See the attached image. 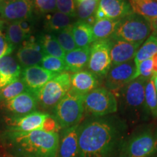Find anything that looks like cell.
<instances>
[{"label":"cell","mask_w":157,"mask_h":157,"mask_svg":"<svg viewBox=\"0 0 157 157\" xmlns=\"http://www.w3.org/2000/svg\"><path fill=\"white\" fill-rule=\"evenodd\" d=\"M100 85V78L89 70L71 74V90L86 95Z\"/></svg>","instance_id":"cell-18"},{"label":"cell","mask_w":157,"mask_h":157,"mask_svg":"<svg viewBox=\"0 0 157 157\" xmlns=\"http://www.w3.org/2000/svg\"><path fill=\"white\" fill-rule=\"evenodd\" d=\"M57 10L74 18L76 17L75 0H56Z\"/></svg>","instance_id":"cell-36"},{"label":"cell","mask_w":157,"mask_h":157,"mask_svg":"<svg viewBox=\"0 0 157 157\" xmlns=\"http://www.w3.org/2000/svg\"><path fill=\"white\" fill-rule=\"evenodd\" d=\"M7 130L15 132H31L42 130L50 132H60L62 130L56 119L51 113L36 111L23 117L5 118Z\"/></svg>","instance_id":"cell-4"},{"label":"cell","mask_w":157,"mask_h":157,"mask_svg":"<svg viewBox=\"0 0 157 157\" xmlns=\"http://www.w3.org/2000/svg\"><path fill=\"white\" fill-rule=\"evenodd\" d=\"M128 124L119 117H93L78 126V157H123Z\"/></svg>","instance_id":"cell-1"},{"label":"cell","mask_w":157,"mask_h":157,"mask_svg":"<svg viewBox=\"0 0 157 157\" xmlns=\"http://www.w3.org/2000/svg\"><path fill=\"white\" fill-rule=\"evenodd\" d=\"M34 10L41 14H50L57 11L56 0H32Z\"/></svg>","instance_id":"cell-35"},{"label":"cell","mask_w":157,"mask_h":157,"mask_svg":"<svg viewBox=\"0 0 157 157\" xmlns=\"http://www.w3.org/2000/svg\"><path fill=\"white\" fill-rule=\"evenodd\" d=\"M78 126L62 129L57 157H78Z\"/></svg>","instance_id":"cell-17"},{"label":"cell","mask_w":157,"mask_h":157,"mask_svg":"<svg viewBox=\"0 0 157 157\" xmlns=\"http://www.w3.org/2000/svg\"><path fill=\"white\" fill-rule=\"evenodd\" d=\"M153 60V75L157 74V53L152 57Z\"/></svg>","instance_id":"cell-39"},{"label":"cell","mask_w":157,"mask_h":157,"mask_svg":"<svg viewBox=\"0 0 157 157\" xmlns=\"http://www.w3.org/2000/svg\"><path fill=\"white\" fill-rule=\"evenodd\" d=\"M4 1V0H0V5H1L2 4V2Z\"/></svg>","instance_id":"cell-43"},{"label":"cell","mask_w":157,"mask_h":157,"mask_svg":"<svg viewBox=\"0 0 157 157\" xmlns=\"http://www.w3.org/2000/svg\"><path fill=\"white\" fill-rule=\"evenodd\" d=\"M119 20L104 18L95 21L93 25L94 42L109 39L117 29Z\"/></svg>","instance_id":"cell-26"},{"label":"cell","mask_w":157,"mask_h":157,"mask_svg":"<svg viewBox=\"0 0 157 157\" xmlns=\"http://www.w3.org/2000/svg\"><path fill=\"white\" fill-rule=\"evenodd\" d=\"M25 91L29 90L22 78H19L16 81L12 82L0 89V104L13 99Z\"/></svg>","instance_id":"cell-28"},{"label":"cell","mask_w":157,"mask_h":157,"mask_svg":"<svg viewBox=\"0 0 157 157\" xmlns=\"http://www.w3.org/2000/svg\"><path fill=\"white\" fill-rule=\"evenodd\" d=\"M32 0H4L0 5V18L8 22L34 17Z\"/></svg>","instance_id":"cell-12"},{"label":"cell","mask_w":157,"mask_h":157,"mask_svg":"<svg viewBox=\"0 0 157 157\" xmlns=\"http://www.w3.org/2000/svg\"><path fill=\"white\" fill-rule=\"evenodd\" d=\"M2 140L7 151L15 157H57L60 134L42 130H6Z\"/></svg>","instance_id":"cell-2"},{"label":"cell","mask_w":157,"mask_h":157,"mask_svg":"<svg viewBox=\"0 0 157 157\" xmlns=\"http://www.w3.org/2000/svg\"><path fill=\"white\" fill-rule=\"evenodd\" d=\"M145 101L150 117L157 119V93L153 77L148 79L145 85Z\"/></svg>","instance_id":"cell-30"},{"label":"cell","mask_w":157,"mask_h":157,"mask_svg":"<svg viewBox=\"0 0 157 157\" xmlns=\"http://www.w3.org/2000/svg\"><path fill=\"white\" fill-rule=\"evenodd\" d=\"M148 157H157V153H156V154H154V155H152V156H148Z\"/></svg>","instance_id":"cell-42"},{"label":"cell","mask_w":157,"mask_h":157,"mask_svg":"<svg viewBox=\"0 0 157 157\" xmlns=\"http://www.w3.org/2000/svg\"><path fill=\"white\" fill-rule=\"evenodd\" d=\"M98 7L106 18L112 20H120L133 13L127 0H99Z\"/></svg>","instance_id":"cell-19"},{"label":"cell","mask_w":157,"mask_h":157,"mask_svg":"<svg viewBox=\"0 0 157 157\" xmlns=\"http://www.w3.org/2000/svg\"><path fill=\"white\" fill-rule=\"evenodd\" d=\"M6 25H7L6 21L0 18V58L10 56L15 50L7 38Z\"/></svg>","instance_id":"cell-34"},{"label":"cell","mask_w":157,"mask_h":157,"mask_svg":"<svg viewBox=\"0 0 157 157\" xmlns=\"http://www.w3.org/2000/svg\"><path fill=\"white\" fill-rule=\"evenodd\" d=\"M137 71L134 59L111 66L105 76V88L114 94L134 80Z\"/></svg>","instance_id":"cell-11"},{"label":"cell","mask_w":157,"mask_h":157,"mask_svg":"<svg viewBox=\"0 0 157 157\" xmlns=\"http://www.w3.org/2000/svg\"><path fill=\"white\" fill-rule=\"evenodd\" d=\"M1 109L10 117H23L36 111L39 108L36 95L25 91L13 99L0 104Z\"/></svg>","instance_id":"cell-13"},{"label":"cell","mask_w":157,"mask_h":157,"mask_svg":"<svg viewBox=\"0 0 157 157\" xmlns=\"http://www.w3.org/2000/svg\"><path fill=\"white\" fill-rule=\"evenodd\" d=\"M22 67L13 56L0 58V89L21 78Z\"/></svg>","instance_id":"cell-20"},{"label":"cell","mask_w":157,"mask_h":157,"mask_svg":"<svg viewBox=\"0 0 157 157\" xmlns=\"http://www.w3.org/2000/svg\"><path fill=\"white\" fill-rule=\"evenodd\" d=\"M84 111L93 117L109 116L118 111L117 98L105 87H98L84 95Z\"/></svg>","instance_id":"cell-8"},{"label":"cell","mask_w":157,"mask_h":157,"mask_svg":"<svg viewBox=\"0 0 157 157\" xmlns=\"http://www.w3.org/2000/svg\"><path fill=\"white\" fill-rule=\"evenodd\" d=\"M143 77L146 78H152L153 75V60L152 58L147 59L141 62L137 66V71L134 76V79L137 77Z\"/></svg>","instance_id":"cell-37"},{"label":"cell","mask_w":157,"mask_h":157,"mask_svg":"<svg viewBox=\"0 0 157 157\" xmlns=\"http://www.w3.org/2000/svg\"><path fill=\"white\" fill-rule=\"evenodd\" d=\"M18 23V25L21 31L24 33L27 38H29L31 36H32L33 31L34 28V17L32 18H28L21 20V21H17Z\"/></svg>","instance_id":"cell-38"},{"label":"cell","mask_w":157,"mask_h":157,"mask_svg":"<svg viewBox=\"0 0 157 157\" xmlns=\"http://www.w3.org/2000/svg\"><path fill=\"white\" fill-rule=\"evenodd\" d=\"M72 19L68 15L57 10L47 15L44 23V29L47 32L54 34L73 24L71 23Z\"/></svg>","instance_id":"cell-25"},{"label":"cell","mask_w":157,"mask_h":157,"mask_svg":"<svg viewBox=\"0 0 157 157\" xmlns=\"http://www.w3.org/2000/svg\"><path fill=\"white\" fill-rule=\"evenodd\" d=\"M111 67L110 39L94 42L90 45L88 70L99 78H104Z\"/></svg>","instance_id":"cell-10"},{"label":"cell","mask_w":157,"mask_h":157,"mask_svg":"<svg viewBox=\"0 0 157 157\" xmlns=\"http://www.w3.org/2000/svg\"><path fill=\"white\" fill-rule=\"evenodd\" d=\"M39 66L45 70L56 74H61L67 71L63 59L53 56H45Z\"/></svg>","instance_id":"cell-33"},{"label":"cell","mask_w":157,"mask_h":157,"mask_svg":"<svg viewBox=\"0 0 157 157\" xmlns=\"http://www.w3.org/2000/svg\"><path fill=\"white\" fill-rule=\"evenodd\" d=\"M157 53V36L154 34L150 35L148 39L139 48L135 55L134 61L136 67L141 62L147 59L151 58Z\"/></svg>","instance_id":"cell-27"},{"label":"cell","mask_w":157,"mask_h":157,"mask_svg":"<svg viewBox=\"0 0 157 157\" xmlns=\"http://www.w3.org/2000/svg\"><path fill=\"white\" fill-rule=\"evenodd\" d=\"M84 95L71 90L52 109V114L62 129L79 124L84 111Z\"/></svg>","instance_id":"cell-5"},{"label":"cell","mask_w":157,"mask_h":157,"mask_svg":"<svg viewBox=\"0 0 157 157\" xmlns=\"http://www.w3.org/2000/svg\"><path fill=\"white\" fill-rule=\"evenodd\" d=\"M46 56L36 36H31L17 48L16 59L22 68L41 63Z\"/></svg>","instance_id":"cell-14"},{"label":"cell","mask_w":157,"mask_h":157,"mask_svg":"<svg viewBox=\"0 0 157 157\" xmlns=\"http://www.w3.org/2000/svg\"><path fill=\"white\" fill-rule=\"evenodd\" d=\"M6 35L9 42L14 47L15 49L22 44L27 36L20 29L17 22H8L6 25Z\"/></svg>","instance_id":"cell-31"},{"label":"cell","mask_w":157,"mask_h":157,"mask_svg":"<svg viewBox=\"0 0 157 157\" xmlns=\"http://www.w3.org/2000/svg\"><path fill=\"white\" fill-rule=\"evenodd\" d=\"M71 25L53 34L65 52H70L77 48L72 34Z\"/></svg>","instance_id":"cell-32"},{"label":"cell","mask_w":157,"mask_h":157,"mask_svg":"<svg viewBox=\"0 0 157 157\" xmlns=\"http://www.w3.org/2000/svg\"><path fill=\"white\" fill-rule=\"evenodd\" d=\"M90 46L84 48H76L66 52L64 61L68 72L76 73L87 67L90 60Z\"/></svg>","instance_id":"cell-21"},{"label":"cell","mask_w":157,"mask_h":157,"mask_svg":"<svg viewBox=\"0 0 157 157\" xmlns=\"http://www.w3.org/2000/svg\"><path fill=\"white\" fill-rule=\"evenodd\" d=\"M149 78L137 77L115 94L118 111L127 124L146 121L150 117L145 101V85Z\"/></svg>","instance_id":"cell-3"},{"label":"cell","mask_w":157,"mask_h":157,"mask_svg":"<svg viewBox=\"0 0 157 157\" xmlns=\"http://www.w3.org/2000/svg\"><path fill=\"white\" fill-rule=\"evenodd\" d=\"M71 89V74L66 71L49 81L36 94L39 106L45 111H52Z\"/></svg>","instance_id":"cell-9"},{"label":"cell","mask_w":157,"mask_h":157,"mask_svg":"<svg viewBox=\"0 0 157 157\" xmlns=\"http://www.w3.org/2000/svg\"><path fill=\"white\" fill-rule=\"evenodd\" d=\"M111 66L134 59L141 44H135L110 37Z\"/></svg>","instance_id":"cell-16"},{"label":"cell","mask_w":157,"mask_h":157,"mask_svg":"<svg viewBox=\"0 0 157 157\" xmlns=\"http://www.w3.org/2000/svg\"><path fill=\"white\" fill-rule=\"evenodd\" d=\"M36 37L46 56L56 57L64 60L66 52L60 47L53 34L45 31L40 33Z\"/></svg>","instance_id":"cell-23"},{"label":"cell","mask_w":157,"mask_h":157,"mask_svg":"<svg viewBox=\"0 0 157 157\" xmlns=\"http://www.w3.org/2000/svg\"><path fill=\"white\" fill-rule=\"evenodd\" d=\"M153 80H154V86H155V88H156V93H157V74L153 76Z\"/></svg>","instance_id":"cell-41"},{"label":"cell","mask_w":157,"mask_h":157,"mask_svg":"<svg viewBox=\"0 0 157 157\" xmlns=\"http://www.w3.org/2000/svg\"><path fill=\"white\" fill-rule=\"evenodd\" d=\"M151 32V23L141 15L133 13L119 20L117 29L111 37L142 44Z\"/></svg>","instance_id":"cell-7"},{"label":"cell","mask_w":157,"mask_h":157,"mask_svg":"<svg viewBox=\"0 0 157 157\" xmlns=\"http://www.w3.org/2000/svg\"><path fill=\"white\" fill-rule=\"evenodd\" d=\"M58 74H59L49 71L39 65H36L22 69L21 78H22L29 91L36 95L39 90Z\"/></svg>","instance_id":"cell-15"},{"label":"cell","mask_w":157,"mask_h":157,"mask_svg":"<svg viewBox=\"0 0 157 157\" xmlns=\"http://www.w3.org/2000/svg\"><path fill=\"white\" fill-rule=\"evenodd\" d=\"M157 153V124H150L129 135L123 157H148Z\"/></svg>","instance_id":"cell-6"},{"label":"cell","mask_w":157,"mask_h":157,"mask_svg":"<svg viewBox=\"0 0 157 157\" xmlns=\"http://www.w3.org/2000/svg\"><path fill=\"white\" fill-rule=\"evenodd\" d=\"M134 13L151 23L157 17V0H129Z\"/></svg>","instance_id":"cell-24"},{"label":"cell","mask_w":157,"mask_h":157,"mask_svg":"<svg viewBox=\"0 0 157 157\" xmlns=\"http://www.w3.org/2000/svg\"><path fill=\"white\" fill-rule=\"evenodd\" d=\"M9 157H15V156H12V155H11V156H10Z\"/></svg>","instance_id":"cell-44"},{"label":"cell","mask_w":157,"mask_h":157,"mask_svg":"<svg viewBox=\"0 0 157 157\" xmlns=\"http://www.w3.org/2000/svg\"><path fill=\"white\" fill-rule=\"evenodd\" d=\"M76 17L79 21H86L95 14L99 0H75Z\"/></svg>","instance_id":"cell-29"},{"label":"cell","mask_w":157,"mask_h":157,"mask_svg":"<svg viewBox=\"0 0 157 157\" xmlns=\"http://www.w3.org/2000/svg\"><path fill=\"white\" fill-rule=\"evenodd\" d=\"M71 31L77 48L90 47L94 42L93 26L86 21L78 20L74 22Z\"/></svg>","instance_id":"cell-22"},{"label":"cell","mask_w":157,"mask_h":157,"mask_svg":"<svg viewBox=\"0 0 157 157\" xmlns=\"http://www.w3.org/2000/svg\"><path fill=\"white\" fill-rule=\"evenodd\" d=\"M151 25L152 34L157 36V17L151 23Z\"/></svg>","instance_id":"cell-40"}]
</instances>
